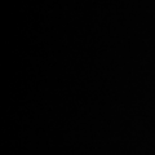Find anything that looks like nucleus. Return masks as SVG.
Returning <instances> with one entry per match:
<instances>
[]
</instances>
